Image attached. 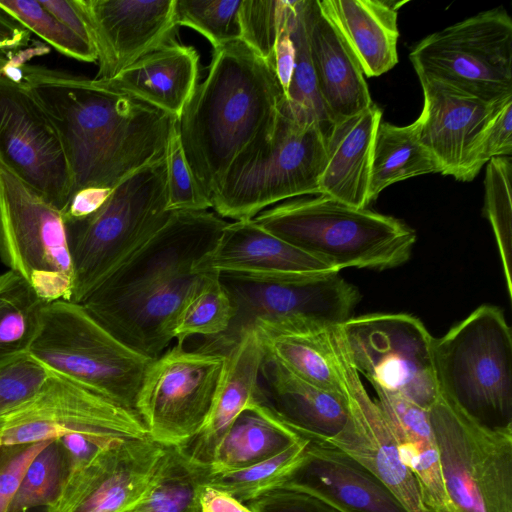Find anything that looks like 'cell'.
Segmentation results:
<instances>
[{"mask_svg": "<svg viewBox=\"0 0 512 512\" xmlns=\"http://www.w3.org/2000/svg\"><path fill=\"white\" fill-rule=\"evenodd\" d=\"M416 74L487 102L512 96V20L503 7L429 34L410 51Z\"/></svg>", "mask_w": 512, "mask_h": 512, "instance_id": "11", "label": "cell"}, {"mask_svg": "<svg viewBox=\"0 0 512 512\" xmlns=\"http://www.w3.org/2000/svg\"><path fill=\"white\" fill-rule=\"evenodd\" d=\"M440 172L437 160L419 139L415 121L405 126L379 123L372 152L370 203L392 184Z\"/></svg>", "mask_w": 512, "mask_h": 512, "instance_id": "31", "label": "cell"}, {"mask_svg": "<svg viewBox=\"0 0 512 512\" xmlns=\"http://www.w3.org/2000/svg\"><path fill=\"white\" fill-rule=\"evenodd\" d=\"M27 512H45V508L32 509Z\"/></svg>", "mask_w": 512, "mask_h": 512, "instance_id": "53", "label": "cell"}, {"mask_svg": "<svg viewBox=\"0 0 512 512\" xmlns=\"http://www.w3.org/2000/svg\"><path fill=\"white\" fill-rule=\"evenodd\" d=\"M0 8L67 57L96 62L94 45L68 28L35 0H0Z\"/></svg>", "mask_w": 512, "mask_h": 512, "instance_id": "38", "label": "cell"}, {"mask_svg": "<svg viewBox=\"0 0 512 512\" xmlns=\"http://www.w3.org/2000/svg\"><path fill=\"white\" fill-rule=\"evenodd\" d=\"M260 386L278 417L311 441L329 444L350 421L344 394L305 381L266 352Z\"/></svg>", "mask_w": 512, "mask_h": 512, "instance_id": "25", "label": "cell"}, {"mask_svg": "<svg viewBox=\"0 0 512 512\" xmlns=\"http://www.w3.org/2000/svg\"><path fill=\"white\" fill-rule=\"evenodd\" d=\"M165 157L122 180L95 213L65 221L73 271L70 302L80 304L174 213L167 210Z\"/></svg>", "mask_w": 512, "mask_h": 512, "instance_id": "7", "label": "cell"}, {"mask_svg": "<svg viewBox=\"0 0 512 512\" xmlns=\"http://www.w3.org/2000/svg\"><path fill=\"white\" fill-rule=\"evenodd\" d=\"M310 440L302 437L277 455L244 469L206 474L201 482L224 490L244 504L283 486L301 464Z\"/></svg>", "mask_w": 512, "mask_h": 512, "instance_id": "34", "label": "cell"}, {"mask_svg": "<svg viewBox=\"0 0 512 512\" xmlns=\"http://www.w3.org/2000/svg\"><path fill=\"white\" fill-rule=\"evenodd\" d=\"M348 358L374 389L397 394L429 409L439 397L433 337L416 317L376 313L339 326Z\"/></svg>", "mask_w": 512, "mask_h": 512, "instance_id": "15", "label": "cell"}, {"mask_svg": "<svg viewBox=\"0 0 512 512\" xmlns=\"http://www.w3.org/2000/svg\"><path fill=\"white\" fill-rule=\"evenodd\" d=\"M237 308L219 274H203L184 300L174 322L173 338L178 344L193 336L223 335L232 324Z\"/></svg>", "mask_w": 512, "mask_h": 512, "instance_id": "33", "label": "cell"}, {"mask_svg": "<svg viewBox=\"0 0 512 512\" xmlns=\"http://www.w3.org/2000/svg\"><path fill=\"white\" fill-rule=\"evenodd\" d=\"M318 92L332 123L373 103L361 66L319 0L301 1Z\"/></svg>", "mask_w": 512, "mask_h": 512, "instance_id": "22", "label": "cell"}, {"mask_svg": "<svg viewBox=\"0 0 512 512\" xmlns=\"http://www.w3.org/2000/svg\"><path fill=\"white\" fill-rule=\"evenodd\" d=\"M39 3L56 19L93 44L76 0H40Z\"/></svg>", "mask_w": 512, "mask_h": 512, "instance_id": "51", "label": "cell"}, {"mask_svg": "<svg viewBox=\"0 0 512 512\" xmlns=\"http://www.w3.org/2000/svg\"><path fill=\"white\" fill-rule=\"evenodd\" d=\"M197 512H255L230 493L200 483L197 491Z\"/></svg>", "mask_w": 512, "mask_h": 512, "instance_id": "49", "label": "cell"}, {"mask_svg": "<svg viewBox=\"0 0 512 512\" xmlns=\"http://www.w3.org/2000/svg\"><path fill=\"white\" fill-rule=\"evenodd\" d=\"M432 358L445 401L481 426L512 429V336L498 307L482 305L433 338Z\"/></svg>", "mask_w": 512, "mask_h": 512, "instance_id": "6", "label": "cell"}, {"mask_svg": "<svg viewBox=\"0 0 512 512\" xmlns=\"http://www.w3.org/2000/svg\"><path fill=\"white\" fill-rule=\"evenodd\" d=\"M199 78L197 50L172 37L110 79L102 87L128 95L178 118Z\"/></svg>", "mask_w": 512, "mask_h": 512, "instance_id": "26", "label": "cell"}, {"mask_svg": "<svg viewBox=\"0 0 512 512\" xmlns=\"http://www.w3.org/2000/svg\"><path fill=\"white\" fill-rule=\"evenodd\" d=\"M301 438L278 417L262 391L257 403L237 417L209 464L200 470L223 474L244 469L277 455Z\"/></svg>", "mask_w": 512, "mask_h": 512, "instance_id": "30", "label": "cell"}, {"mask_svg": "<svg viewBox=\"0 0 512 512\" xmlns=\"http://www.w3.org/2000/svg\"><path fill=\"white\" fill-rule=\"evenodd\" d=\"M201 473L177 450L147 496L129 512H197Z\"/></svg>", "mask_w": 512, "mask_h": 512, "instance_id": "39", "label": "cell"}, {"mask_svg": "<svg viewBox=\"0 0 512 512\" xmlns=\"http://www.w3.org/2000/svg\"><path fill=\"white\" fill-rule=\"evenodd\" d=\"M486 165L484 212L496 238L508 294L511 297L512 158L496 157Z\"/></svg>", "mask_w": 512, "mask_h": 512, "instance_id": "37", "label": "cell"}, {"mask_svg": "<svg viewBox=\"0 0 512 512\" xmlns=\"http://www.w3.org/2000/svg\"><path fill=\"white\" fill-rule=\"evenodd\" d=\"M417 76L423 92L422 111L415 120L419 139L437 160L442 175L469 182L474 147L502 100L487 102L425 75Z\"/></svg>", "mask_w": 512, "mask_h": 512, "instance_id": "20", "label": "cell"}, {"mask_svg": "<svg viewBox=\"0 0 512 512\" xmlns=\"http://www.w3.org/2000/svg\"><path fill=\"white\" fill-rule=\"evenodd\" d=\"M0 259L47 302L71 300L73 271L62 212L2 163Z\"/></svg>", "mask_w": 512, "mask_h": 512, "instance_id": "13", "label": "cell"}, {"mask_svg": "<svg viewBox=\"0 0 512 512\" xmlns=\"http://www.w3.org/2000/svg\"><path fill=\"white\" fill-rule=\"evenodd\" d=\"M66 452L57 439L34 457L10 504L8 512L46 508L59 496L70 472Z\"/></svg>", "mask_w": 512, "mask_h": 512, "instance_id": "36", "label": "cell"}, {"mask_svg": "<svg viewBox=\"0 0 512 512\" xmlns=\"http://www.w3.org/2000/svg\"><path fill=\"white\" fill-rule=\"evenodd\" d=\"M97 53L94 79H110L175 37V0H76Z\"/></svg>", "mask_w": 512, "mask_h": 512, "instance_id": "19", "label": "cell"}, {"mask_svg": "<svg viewBox=\"0 0 512 512\" xmlns=\"http://www.w3.org/2000/svg\"><path fill=\"white\" fill-rule=\"evenodd\" d=\"M251 220L336 271L398 266L416 241L399 219L325 195L281 202Z\"/></svg>", "mask_w": 512, "mask_h": 512, "instance_id": "4", "label": "cell"}, {"mask_svg": "<svg viewBox=\"0 0 512 512\" xmlns=\"http://www.w3.org/2000/svg\"><path fill=\"white\" fill-rule=\"evenodd\" d=\"M336 353L350 421L329 444L347 453L378 477L408 512H425L415 478L401 460L395 437L380 406L368 395L352 366L339 328Z\"/></svg>", "mask_w": 512, "mask_h": 512, "instance_id": "18", "label": "cell"}, {"mask_svg": "<svg viewBox=\"0 0 512 512\" xmlns=\"http://www.w3.org/2000/svg\"><path fill=\"white\" fill-rule=\"evenodd\" d=\"M29 354L50 371L134 411L153 360L118 340L80 304L65 300L47 305Z\"/></svg>", "mask_w": 512, "mask_h": 512, "instance_id": "8", "label": "cell"}, {"mask_svg": "<svg viewBox=\"0 0 512 512\" xmlns=\"http://www.w3.org/2000/svg\"><path fill=\"white\" fill-rule=\"evenodd\" d=\"M301 1L294 2L290 15V32L295 47V65L283 105L293 118L303 122L317 123L327 137L333 123L318 92L302 17Z\"/></svg>", "mask_w": 512, "mask_h": 512, "instance_id": "35", "label": "cell"}, {"mask_svg": "<svg viewBox=\"0 0 512 512\" xmlns=\"http://www.w3.org/2000/svg\"><path fill=\"white\" fill-rule=\"evenodd\" d=\"M282 487L316 497L340 512H408L378 477L324 442L310 440L301 464Z\"/></svg>", "mask_w": 512, "mask_h": 512, "instance_id": "21", "label": "cell"}, {"mask_svg": "<svg viewBox=\"0 0 512 512\" xmlns=\"http://www.w3.org/2000/svg\"><path fill=\"white\" fill-rule=\"evenodd\" d=\"M165 161L167 210L180 212L212 208L210 199L200 189L187 164L177 131V120L169 139Z\"/></svg>", "mask_w": 512, "mask_h": 512, "instance_id": "42", "label": "cell"}, {"mask_svg": "<svg viewBox=\"0 0 512 512\" xmlns=\"http://www.w3.org/2000/svg\"><path fill=\"white\" fill-rule=\"evenodd\" d=\"M111 192L110 188L100 187L79 190L72 195L62 212L64 220H79L95 213L107 201Z\"/></svg>", "mask_w": 512, "mask_h": 512, "instance_id": "48", "label": "cell"}, {"mask_svg": "<svg viewBox=\"0 0 512 512\" xmlns=\"http://www.w3.org/2000/svg\"><path fill=\"white\" fill-rule=\"evenodd\" d=\"M67 434L101 447L152 439L136 411L54 372L34 398L0 416V446Z\"/></svg>", "mask_w": 512, "mask_h": 512, "instance_id": "14", "label": "cell"}, {"mask_svg": "<svg viewBox=\"0 0 512 512\" xmlns=\"http://www.w3.org/2000/svg\"><path fill=\"white\" fill-rule=\"evenodd\" d=\"M49 442L0 446V512H8L28 466Z\"/></svg>", "mask_w": 512, "mask_h": 512, "instance_id": "45", "label": "cell"}, {"mask_svg": "<svg viewBox=\"0 0 512 512\" xmlns=\"http://www.w3.org/2000/svg\"><path fill=\"white\" fill-rule=\"evenodd\" d=\"M49 303L18 273L0 274V366L29 354Z\"/></svg>", "mask_w": 512, "mask_h": 512, "instance_id": "32", "label": "cell"}, {"mask_svg": "<svg viewBox=\"0 0 512 512\" xmlns=\"http://www.w3.org/2000/svg\"><path fill=\"white\" fill-rule=\"evenodd\" d=\"M283 101L273 120L234 158L212 194V208L223 219L251 220L282 201L320 195L326 137L317 123L293 118Z\"/></svg>", "mask_w": 512, "mask_h": 512, "instance_id": "5", "label": "cell"}, {"mask_svg": "<svg viewBox=\"0 0 512 512\" xmlns=\"http://www.w3.org/2000/svg\"><path fill=\"white\" fill-rule=\"evenodd\" d=\"M451 512H512V429L477 424L440 395L428 409Z\"/></svg>", "mask_w": 512, "mask_h": 512, "instance_id": "10", "label": "cell"}, {"mask_svg": "<svg viewBox=\"0 0 512 512\" xmlns=\"http://www.w3.org/2000/svg\"><path fill=\"white\" fill-rule=\"evenodd\" d=\"M284 98L274 69L244 41L214 49L206 78L177 118L187 164L210 201L234 158L273 120Z\"/></svg>", "mask_w": 512, "mask_h": 512, "instance_id": "3", "label": "cell"}, {"mask_svg": "<svg viewBox=\"0 0 512 512\" xmlns=\"http://www.w3.org/2000/svg\"><path fill=\"white\" fill-rule=\"evenodd\" d=\"M14 70L57 132L71 197L88 187L113 189L166 156L176 117L65 70L22 63Z\"/></svg>", "mask_w": 512, "mask_h": 512, "instance_id": "1", "label": "cell"}, {"mask_svg": "<svg viewBox=\"0 0 512 512\" xmlns=\"http://www.w3.org/2000/svg\"><path fill=\"white\" fill-rule=\"evenodd\" d=\"M295 1L290 5L281 26L274 51V71L286 97L295 65V47L290 32V15Z\"/></svg>", "mask_w": 512, "mask_h": 512, "instance_id": "47", "label": "cell"}, {"mask_svg": "<svg viewBox=\"0 0 512 512\" xmlns=\"http://www.w3.org/2000/svg\"><path fill=\"white\" fill-rule=\"evenodd\" d=\"M512 153V96L500 101L483 128L472 152L468 177L472 181L482 167L496 157Z\"/></svg>", "mask_w": 512, "mask_h": 512, "instance_id": "44", "label": "cell"}, {"mask_svg": "<svg viewBox=\"0 0 512 512\" xmlns=\"http://www.w3.org/2000/svg\"><path fill=\"white\" fill-rule=\"evenodd\" d=\"M328 270L333 269L252 220L228 222L214 247L193 266L198 274L216 273L236 279Z\"/></svg>", "mask_w": 512, "mask_h": 512, "instance_id": "24", "label": "cell"}, {"mask_svg": "<svg viewBox=\"0 0 512 512\" xmlns=\"http://www.w3.org/2000/svg\"><path fill=\"white\" fill-rule=\"evenodd\" d=\"M57 440L61 443L66 452L71 469L85 464L99 451L108 448L101 447L80 434H67L57 438Z\"/></svg>", "mask_w": 512, "mask_h": 512, "instance_id": "52", "label": "cell"}, {"mask_svg": "<svg viewBox=\"0 0 512 512\" xmlns=\"http://www.w3.org/2000/svg\"><path fill=\"white\" fill-rule=\"evenodd\" d=\"M226 349L208 340L194 350L176 343L152 360L135 403L152 440L179 449L198 433L222 381Z\"/></svg>", "mask_w": 512, "mask_h": 512, "instance_id": "12", "label": "cell"}, {"mask_svg": "<svg viewBox=\"0 0 512 512\" xmlns=\"http://www.w3.org/2000/svg\"><path fill=\"white\" fill-rule=\"evenodd\" d=\"M289 5L290 1L285 0H242L240 5L241 40L272 68L275 45Z\"/></svg>", "mask_w": 512, "mask_h": 512, "instance_id": "41", "label": "cell"}, {"mask_svg": "<svg viewBox=\"0 0 512 512\" xmlns=\"http://www.w3.org/2000/svg\"><path fill=\"white\" fill-rule=\"evenodd\" d=\"M319 1L355 54L364 76H380L398 63L397 15L407 1Z\"/></svg>", "mask_w": 512, "mask_h": 512, "instance_id": "29", "label": "cell"}, {"mask_svg": "<svg viewBox=\"0 0 512 512\" xmlns=\"http://www.w3.org/2000/svg\"><path fill=\"white\" fill-rule=\"evenodd\" d=\"M374 390L401 460L415 478L425 512H451L428 410L397 394Z\"/></svg>", "mask_w": 512, "mask_h": 512, "instance_id": "28", "label": "cell"}, {"mask_svg": "<svg viewBox=\"0 0 512 512\" xmlns=\"http://www.w3.org/2000/svg\"><path fill=\"white\" fill-rule=\"evenodd\" d=\"M0 163L63 212L71 178L57 132L19 78L0 71Z\"/></svg>", "mask_w": 512, "mask_h": 512, "instance_id": "16", "label": "cell"}, {"mask_svg": "<svg viewBox=\"0 0 512 512\" xmlns=\"http://www.w3.org/2000/svg\"><path fill=\"white\" fill-rule=\"evenodd\" d=\"M228 221L210 210L174 212L80 305L136 352L155 359L170 345L176 316L203 274L194 264Z\"/></svg>", "mask_w": 512, "mask_h": 512, "instance_id": "2", "label": "cell"}, {"mask_svg": "<svg viewBox=\"0 0 512 512\" xmlns=\"http://www.w3.org/2000/svg\"><path fill=\"white\" fill-rule=\"evenodd\" d=\"M29 41L30 32L0 8V70L11 62L12 52L26 47Z\"/></svg>", "mask_w": 512, "mask_h": 512, "instance_id": "50", "label": "cell"}, {"mask_svg": "<svg viewBox=\"0 0 512 512\" xmlns=\"http://www.w3.org/2000/svg\"><path fill=\"white\" fill-rule=\"evenodd\" d=\"M265 349L253 326L226 349V364L210 413L198 433L177 449L192 465L206 467L237 417L259 400Z\"/></svg>", "mask_w": 512, "mask_h": 512, "instance_id": "23", "label": "cell"}, {"mask_svg": "<svg viewBox=\"0 0 512 512\" xmlns=\"http://www.w3.org/2000/svg\"><path fill=\"white\" fill-rule=\"evenodd\" d=\"M51 374L30 354L0 366V416L34 398Z\"/></svg>", "mask_w": 512, "mask_h": 512, "instance_id": "43", "label": "cell"}, {"mask_svg": "<svg viewBox=\"0 0 512 512\" xmlns=\"http://www.w3.org/2000/svg\"><path fill=\"white\" fill-rule=\"evenodd\" d=\"M231 294L236 316L218 337L232 345L255 321L288 332L315 333L341 326L359 300L357 289L339 271L283 273L251 279L219 275Z\"/></svg>", "mask_w": 512, "mask_h": 512, "instance_id": "9", "label": "cell"}, {"mask_svg": "<svg viewBox=\"0 0 512 512\" xmlns=\"http://www.w3.org/2000/svg\"><path fill=\"white\" fill-rule=\"evenodd\" d=\"M174 449L152 439L102 449L70 470L45 512H129L152 490Z\"/></svg>", "mask_w": 512, "mask_h": 512, "instance_id": "17", "label": "cell"}, {"mask_svg": "<svg viewBox=\"0 0 512 512\" xmlns=\"http://www.w3.org/2000/svg\"><path fill=\"white\" fill-rule=\"evenodd\" d=\"M382 114L373 102L361 112L332 125L326 137L320 195L355 208H367L373 144Z\"/></svg>", "mask_w": 512, "mask_h": 512, "instance_id": "27", "label": "cell"}, {"mask_svg": "<svg viewBox=\"0 0 512 512\" xmlns=\"http://www.w3.org/2000/svg\"><path fill=\"white\" fill-rule=\"evenodd\" d=\"M242 0H175V22L196 30L217 49L241 40Z\"/></svg>", "mask_w": 512, "mask_h": 512, "instance_id": "40", "label": "cell"}, {"mask_svg": "<svg viewBox=\"0 0 512 512\" xmlns=\"http://www.w3.org/2000/svg\"><path fill=\"white\" fill-rule=\"evenodd\" d=\"M247 505L255 512H340L316 497L284 487Z\"/></svg>", "mask_w": 512, "mask_h": 512, "instance_id": "46", "label": "cell"}]
</instances>
